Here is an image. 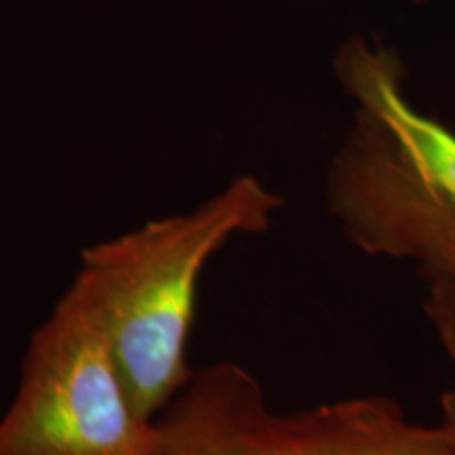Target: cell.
<instances>
[{
    "mask_svg": "<svg viewBox=\"0 0 455 455\" xmlns=\"http://www.w3.org/2000/svg\"><path fill=\"white\" fill-rule=\"evenodd\" d=\"M426 283L424 312L443 348L455 361V270L426 276Z\"/></svg>",
    "mask_w": 455,
    "mask_h": 455,
    "instance_id": "obj_5",
    "label": "cell"
},
{
    "mask_svg": "<svg viewBox=\"0 0 455 455\" xmlns=\"http://www.w3.org/2000/svg\"><path fill=\"white\" fill-rule=\"evenodd\" d=\"M415 3H426V0H415Z\"/></svg>",
    "mask_w": 455,
    "mask_h": 455,
    "instance_id": "obj_7",
    "label": "cell"
},
{
    "mask_svg": "<svg viewBox=\"0 0 455 455\" xmlns=\"http://www.w3.org/2000/svg\"><path fill=\"white\" fill-rule=\"evenodd\" d=\"M98 301L74 276L32 333L15 398L0 418V455H152Z\"/></svg>",
    "mask_w": 455,
    "mask_h": 455,
    "instance_id": "obj_4",
    "label": "cell"
},
{
    "mask_svg": "<svg viewBox=\"0 0 455 455\" xmlns=\"http://www.w3.org/2000/svg\"><path fill=\"white\" fill-rule=\"evenodd\" d=\"M152 455H455L386 396L278 413L251 371L220 361L192 373L155 419Z\"/></svg>",
    "mask_w": 455,
    "mask_h": 455,
    "instance_id": "obj_3",
    "label": "cell"
},
{
    "mask_svg": "<svg viewBox=\"0 0 455 455\" xmlns=\"http://www.w3.org/2000/svg\"><path fill=\"white\" fill-rule=\"evenodd\" d=\"M441 426L455 449V390H449L441 396Z\"/></svg>",
    "mask_w": 455,
    "mask_h": 455,
    "instance_id": "obj_6",
    "label": "cell"
},
{
    "mask_svg": "<svg viewBox=\"0 0 455 455\" xmlns=\"http://www.w3.org/2000/svg\"><path fill=\"white\" fill-rule=\"evenodd\" d=\"M281 204L258 178L241 175L192 212L83 251L76 278L104 312L131 405L146 424L192 378L186 346L207 264L232 238L268 230Z\"/></svg>",
    "mask_w": 455,
    "mask_h": 455,
    "instance_id": "obj_2",
    "label": "cell"
},
{
    "mask_svg": "<svg viewBox=\"0 0 455 455\" xmlns=\"http://www.w3.org/2000/svg\"><path fill=\"white\" fill-rule=\"evenodd\" d=\"M338 76L356 116L329 169V213L363 253L413 261L424 278L455 270V131L411 104L388 49L352 41Z\"/></svg>",
    "mask_w": 455,
    "mask_h": 455,
    "instance_id": "obj_1",
    "label": "cell"
}]
</instances>
